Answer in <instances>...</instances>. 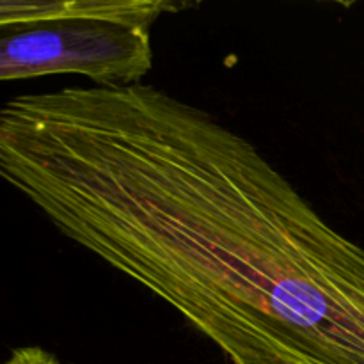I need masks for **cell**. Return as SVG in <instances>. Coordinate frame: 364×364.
Returning <instances> with one entry per match:
<instances>
[{
  "mask_svg": "<svg viewBox=\"0 0 364 364\" xmlns=\"http://www.w3.org/2000/svg\"><path fill=\"white\" fill-rule=\"evenodd\" d=\"M0 180L233 364H364V247L206 110L142 82L18 95Z\"/></svg>",
  "mask_w": 364,
  "mask_h": 364,
  "instance_id": "cell-1",
  "label": "cell"
},
{
  "mask_svg": "<svg viewBox=\"0 0 364 364\" xmlns=\"http://www.w3.org/2000/svg\"><path fill=\"white\" fill-rule=\"evenodd\" d=\"M4 364H60L59 359L39 347H21L11 354Z\"/></svg>",
  "mask_w": 364,
  "mask_h": 364,
  "instance_id": "cell-4",
  "label": "cell"
},
{
  "mask_svg": "<svg viewBox=\"0 0 364 364\" xmlns=\"http://www.w3.org/2000/svg\"><path fill=\"white\" fill-rule=\"evenodd\" d=\"M151 27L121 18H77L0 34V82L84 75L96 85L139 84L153 66Z\"/></svg>",
  "mask_w": 364,
  "mask_h": 364,
  "instance_id": "cell-2",
  "label": "cell"
},
{
  "mask_svg": "<svg viewBox=\"0 0 364 364\" xmlns=\"http://www.w3.org/2000/svg\"><path fill=\"white\" fill-rule=\"evenodd\" d=\"M187 7L164 0H0V34L77 18H121L153 25L162 14Z\"/></svg>",
  "mask_w": 364,
  "mask_h": 364,
  "instance_id": "cell-3",
  "label": "cell"
}]
</instances>
